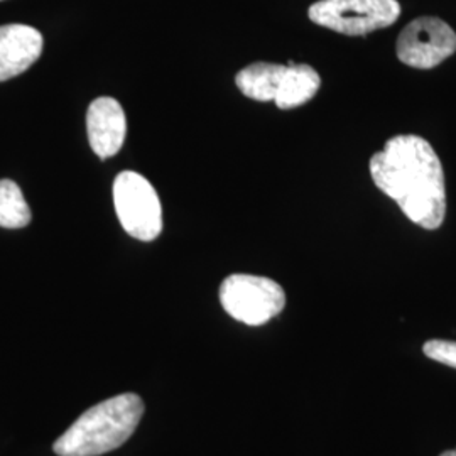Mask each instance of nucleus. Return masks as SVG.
<instances>
[{"instance_id": "obj_1", "label": "nucleus", "mask_w": 456, "mask_h": 456, "mask_svg": "<svg viewBox=\"0 0 456 456\" xmlns=\"http://www.w3.org/2000/svg\"><path fill=\"white\" fill-rule=\"evenodd\" d=\"M375 186L392 198L409 220L436 230L446 215V186L440 158L419 135H395L370 159Z\"/></svg>"}, {"instance_id": "obj_2", "label": "nucleus", "mask_w": 456, "mask_h": 456, "mask_svg": "<svg viewBox=\"0 0 456 456\" xmlns=\"http://www.w3.org/2000/svg\"><path fill=\"white\" fill-rule=\"evenodd\" d=\"M144 403L137 394H120L88 409L56 440L58 456H100L120 448L142 419Z\"/></svg>"}, {"instance_id": "obj_3", "label": "nucleus", "mask_w": 456, "mask_h": 456, "mask_svg": "<svg viewBox=\"0 0 456 456\" xmlns=\"http://www.w3.org/2000/svg\"><path fill=\"white\" fill-rule=\"evenodd\" d=\"M220 303L233 320L261 326L284 310L286 293L269 277L232 274L220 286Z\"/></svg>"}, {"instance_id": "obj_4", "label": "nucleus", "mask_w": 456, "mask_h": 456, "mask_svg": "<svg viewBox=\"0 0 456 456\" xmlns=\"http://www.w3.org/2000/svg\"><path fill=\"white\" fill-rule=\"evenodd\" d=\"M114 205L120 225L134 239L151 242L163 232L159 196L139 173L124 171L115 178Z\"/></svg>"}, {"instance_id": "obj_5", "label": "nucleus", "mask_w": 456, "mask_h": 456, "mask_svg": "<svg viewBox=\"0 0 456 456\" xmlns=\"http://www.w3.org/2000/svg\"><path fill=\"white\" fill-rule=\"evenodd\" d=\"M308 16L335 33L365 36L392 26L401 16V5L397 0H320Z\"/></svg>"}, {"instance_id": "obj_6", "label": "nucleus", "mask_w": 456, "mask_h": 456, "mask_svg": "<svg viewBox=\"0 0 456 456\" xmlns=\"http://www.w3.org/2000/svg\"><path fill=\"white\" fill-rule=\"evenodd\" d=\"M456 33L438 17H418L401 31L395 53L401 63L416 69H431L453 56Z\"/></svg>"}, {"instance_id": "obj_7", "label": "nucleus", "mask_w": 456, "mask_h": 456, "mask_svg": "<svg viewBox=\"0 0 456 456\" xmlns=\"http://www.w3.org/2000/svg\"><path fill=\"white\" fill-rule=\"evenodd\" d=\"M88 142L100 159L115 156L126 141L127 120L122 105L110 97L94 100L86 112Z\"/></svg>"}, {"instance_id": "obj_8", "label": "nucleus", "mask_w": 456, "mask_h": 456, "mask_svg": "<svg viewBox=\"0 0 456 456\" xmlns=\"http://www.w3.org/2000/svg\"><path fill=\"white\" fill-rule=\"evenodd\" d=\"M43 34L26 24L0 26V82L19 77L39 60Z\"/></svg>"}, {"instance_id": "obj_9", "label": "nucleus", "mask_w": 456, "mask_h": 456, "mask_svg": "<svg viewBox=\"0 0 456 456\" xmlns=\"http://www.w3.org/2000/svg\"><path fill=\"white\" fill-rule=\"evenodd\" d=\"M322 78L314 68H311L310 65L289 63L274 103L281 110H291L296 107H301L318 94Z\"/></svg>"}, {"instance_id": "obj_10", "label": "nucleus", "mask_w": 456, "mask_h": 456, "mask_svg": "<svg viewBox=\"0 0 456 456\" xmlns=\"http://www.w3.org/2000/svg\"><path fill=\"white\" fill-rule=\"evenodd\" d=\"M288 65L274 63H254L240 69L235 83L245 97L257 102H274Z\"/></svg>"}, {"instance_id": "obj_11", "label": "nucleus", "mask_w": 456, "mask_h": 456, "mask_svg": "<svg viewBox=\"0 0 456 456\" xmlns=\"http://www.w3.org/2000/svg\"><path fill=\"white\" fill-rule=\"evenodd\" d=\"M31 222V210L17 183L0 180V227H28Z\"/></svg>"}, {"instance_id": "obj_12", "label": "nucleus", "mask_w": 456, "mask_h": 456, "mask_svg": "<svg viewBox=\"0 0 456 456\" xmlns=\"http://www.w3.org/2000/svg\"><path fill=\"white\" fill-rule=\"evenodd\" d=\"M424 355L428 359L440 362L443 365L456 369V342L452 340H429L424 343Z\"/></svg>"}, {"instance_id": "obj_13", "label": "nucleus", "mask_w": 456, "mask_h": 456, "mask_svg": "<svg viewBox=\"0 0 456 456\" xmlns=\"http://www.w3.org/2000/svg\"><path fill=\"white\" fill-rule=\"evenodd\" d=\"M440 456H456V448L455 450H450V452H444V453H441Z\"/></svg>"}]
</instances>
